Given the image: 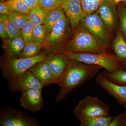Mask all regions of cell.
<instances>
[{"mask_svg":"<svg viewBox=\"0 0 126 126\" xmlns=\"http://www.w3.org/2000/svg\"><path fill=\"white\" fill-rule=\"evenodd\" d=\"M102 68L70 60L67 69L59 83L60 90L55 102L65 99L72 91L93 78Z\"/></svg>","mask_w":126,"mask_h":126,"instance_id":"obj_1","label":"cell"},{"mask_svg":"<svg viewBox=\"0 0 126 126\" xmlns=\"http://www.w3.org/2000/svg\"><path fill=\"white\" fill-rule=\"evenodd\" d=\"M64 48L63 53H101L106 52L109 45L82 26Z\"/></svg>","mask_w":126,"mask_h":126,"instance_id":"obj_2","label":"cell"},{"mask_svg":"<svg viewBox=\"0 0 126 126\" xmlns=\"http://www.w3.org/2000/svg\"><path fill=\"white\" fill-rule=\"evenodd\" d=\"M71 60L89 64H94L104 68L106 71L113 73L119 70H125L121 59L116 55L107 52L101 53H64Z\"/></svg>","mask_w":126,"mask_h":126,"instance_id":"obj_3","label":"cell"},{"mask_svg":"<svg viewBox=\"0 0 126 126\" xmlns=\"http://www.w3.org/2000/svg\"><path fill=\"white\" fill-rule=\"evenodd\" d=\"M47 56L46 53L42 52L30 58H8L1 65L2 75L9 82L36 63L44 61Z\"/></svg>","mask_w":126,"mask_h":126,"instance_id":"obj_4","label":"cell"},{"mask_svg":"<svg viewBox=\"0 0 126 126\" xmlns=\"http://www.w3.org/2000/svg\"><path fill=\"white\" fill-rule=\"evenodd\" d=\"M110 108L97 97L87 96L79 102L74 113L78 119L87 117L102 116L109 115Z\"/></svg>","mask_w":126,"mask_h":126,"instance_id":"obj_5","label":"cell"},{"mask_svg":"<svg viewBox=\"0 0 126 126\" xmlns=\"http://www.w3.org/2000/svg\"><path fill=\"white\" fill-rule=\"evenodd\" d=\"M0 126H39L37 120L26 113L13 108L5 107L0 110Z\"/></svg>","mask_w":126,"mask_h":126,"instance_id":"obj_6","label":"cell"},{"mask_svg":"<svg viewBox=\"0 0 126 126\" xmlns=\"http://www.w3.org/2000/svg\"><path fill=\"white\" fill-rule=\"evenodd\" d=\"M81 22L83 26L90 31L102 42L109 45L111 31L97 12L86 15Z\"/></svg>","mask_w":126,"mask_h":126,"instance_id":"obj_7","label":"cell"},{"mask_svg":"<svg viewBox=\"0 0 126 126\" xmlns=\"http://www.w3.org/2000/svg\"><path fill=\"white\" fill-rule=\"evenodd\" d=\"M44 87L30 70H28L9 82V88L12 92H21L31 89H42Z\"/></svg>","mask_w":126,"mask_h":126,"instance_id":"obj_8","label":"cell"},{"mask_svg":"<svg viewBox=\"0 0 126 126\" xmlns=\"http://www.w3.org/2000/svg\"><path fill=\"white\" fill-rule=\"evenodd\" d=\"M70 60L64 54H52L47 55L44 61L48 64L55 78V84L59 85L67 69Z\"/></svg>","mask_w":126,"mask_h":126,"instance_id":"obj_9","label":"cell"},{"mask_svg":"<svg viewBox=\"0 0 126 126\" xmlns=\"http://www.w3.org/2000/svg\"><path fill=\"white\" fill-rule=\"evenodd\" d=\"M19 101L21 106L32 112L41 110L44 106L42 89H34L22 92Z\"/></svg>","mask_w":126,"mask_h":126,"instance_id":"obj_10","label":"cell"},{"mask_svg":"<svg viewBox=\"0 0 126 126\" xmlns=\"http://www.w3.org/2000/svg\"><path fill=\"white\" fill-rule=\"evenodd\" d=\"M62 7L73 28L77 27L86 15L79 0H64Z\"/></svg>","mask_w":126,"mask_h":126,"instance_id":"obj_11","label":"cell"},{"mask_svg":"<svg viewBox=\"0 0 126 126\" xmlns=\"http://www.w3.org/2000/svg\"><path fill=\"white\" fill-rule=\"evenodd\" d=\"M96 81L109 94L116 99L120 105L126 103V86H120L107 79L102 73L97 75Z\"/></svg>","mask_w":126,"mask_h":126,"instance_id":"obj_12","label":"cell"},{"mask_svg":"<svg viewBox=\"0 0 126 126\" xmlns=\"http://www.w3.org/2000/svg\"><path fill=\"white\" fill-rule=\"evenodd\" d=\"M116 5L113 0H103L97 11L110 31L113 30L117 24L118 15Z\"/></svg>","mask_w":126,"mask_h":126,"instance_id":"obj_13","label":"cell"},{"mask_svg":"<svg viewBox=\"0 0 126 126\" xmlns=\"http://www.w3.org/2000/svg\"><path fill=\"white\" fill-rule=\"evenodd\" d=\"M43 87L55 84V78L48 64L43 61L36 63L29 69Z\"/></svg>","mask_w":126,"mask_h":126,"instance_id":"obj_14","label":"cell"},{"mask_svg":"<svg viewBox=\"0 0 126 126\" xmlns=\"http://www.w3.org/2000/svg\"><path fill=\"white\" fill-rule=\"evenodd\" d=\"M67 29V19L65 16L54 25L50 33L47 36L48 48L57 47L60 44L65 36Z\"/></svg>","mask_w":126,"mask_h":126,"instance_id":"obj_15","label":"cell"},{"mask_svg":"<svg viewBox=\"0 0 126 126\" xmlns=\"http://www.w3.org/2000/svg\"><path fill=\"white\" fill-rule=\"evenodd\" d=\"M115 55L121 59L126 71V40L121 30H118L113 43Z\"/></svg>","mask_w":126,"mask_h":126,"instance_id":"obj_16","label":"cell"},{"mask_svg":"<svg viewBox=\"0 0 126 126\" xmlns=\"http://www.w3.org/2000/svg\"><path fill=\"white\" fill-rule=\"evenodd\" d=\"M26 43L21 36L11 39L6 45L5 50L8 58H19Z\"/></svg>","mask_w":126,"mask_h":126,"instance_id":"obj_17","label":"cell"},{"mask_svg":"<svg viewBox=\"0 0 126 126\" xmlns=\"http://www.w3.org/2000/svg\"><path fill=\"white\" fill-rule=\"evenodd\" d=\"M65 16V13L62 7L51 11L46 13L44 25L47 37L50 33L54 25L60 19Z\"/></svg>","mask_w":126,"mask_h":126,"instance_id":"obj_18","label":"cell"},{"mask_svg":"<svg viewBox=\"0 0 126 126\" xmlns=\"http://www.w3.org/2000/svg\"><path fill=\"white\" fill-rule=\"evenodd\" d=\"M113 117L109 115L102 116L84 117L78 120L80 126H109Z\"/></svg>","mask_w":126,"mask_h":126,"instance_id":"obj_19","label":"cell"},{"mask_svg":"<svg viewBox=\"0 0 126 126\" xmlns=\"http://www.w3.org/2000/svg\"><path fill=\"white\" fill-rule=\"evenodd\" d=\"M106 78L113 83L126 86V71L119 70L113 73L105 71L102 73Z\"/></svg>","mask_w":126,"mask_h":126,"instance_id":"obj_20","label":"cell"},{"mask_svg":"<svg viewBox=\"0 0 126 126\" xmlns=\"http://www.w3.org/2000/svg\"><path fill=\"white\" fill-rule=\"evenodd\" d=\"M46 12L40 7L30 10L29 14V20L34 26L44 24Z\"/></svg>","mask_w":126,"mask_h":126,"instance_id":"obj_21","label":"cell"},{"mask_svg":"<svg viewBox=\"0 0 126 126\" xmlns=\"http://www.w3.org/2000/svg\"><path fill=\"white\" fill-rule=\"evenodd\" d=\"M43 46L35 42L27 43L20 55L19 58H27L33 57L39 54Z\"/></svg>","mask_w":126,"mask_h":126,"instance_id":"obj_22","label":"cell"},{"mask_svg":"<svg viewBox=\"0 0 126 126\" xmlns=\"http://www.w3.org/2000/svg\"><path fill=\"white\" fill-rule=\"evenodd\" d=\"M0 19L2 20L9 34V38L12 39L17 36H21V30L10 20L8 16L0 15Z\"/></svg>","mask_w":126,"mask_h":126,"instance_id":"obj_23","label":"cell"},{"mask_svg":"<svg viewBox=\"0 0 126 126\" xmlns=\"http://www.w3.org/2000/svg\"><path fill=\"white\" fill-rule=\"evenodd\" d=\"M10 20L20 30L29 20L28 14L13 11L8 15Z\"/></svg>","mask_w":126,"mask_h":126,"instance_id":"obj_24","label":"cell"},{"mask_svg":"<svg viewBox=\"0 0 126 126\" xmlns=\"http://www.w3.org/2000/svg\"><path fill=\"white\" fill-rule=\"evenodd\" d=\"M34 26L29 20L21 29V37L26 44L35 41L34 35Z\"/></svg>","mask_w":126,"mask_h":126,"instance_id":"obj_25","label":"cell"},{"mask_svg":"<svg viewBox=\"0 0 126 126\" xmlns=\"http://www.w3.org/2000/svg\"><path fill=\"white\" fill-rule=\"evenodd\" d=\"M83 11L86 15L97 11L103 0H79Z\"/></svg>","mask_w":126,"mask_h":126,"instance_id":"obj_26","label":"cell"},{"mask_svg":"<svg viewBox=\"0 0 126 126\" xmlns=\"http://www.w3.org/2000/svg\"><path fill=\"white\" fill-rule=\"evenodd\" d=\"M64 0H40V7L47 13L62 7Z\"/></svg>","mask_w":126,"mask_h":126,"instance_id":"obj_27","label":"cell"},{"mask_svg":"<svg viewBox=\"0 0 126 126\" xmlns=\"http://www.w3.org/2000/svg\"><path fill=\"white\" fill-rule=\"evenodd\" d=\"M6 2L12 10L29 14L30 10L22 0H7Z\"/></svg>","mask_w":126,"mask_h":126,"instance_id":"obj_28","label":"cell"},{"mask_svg":"<svg viewBox=\"0 0 126 126\" xmlns=\"http://www.w3.org/2000/svg\"><path fill=\"white\" fill-rule=\"evenodd\" d=\"M117 11L121 30L126 40V6L124 2L119 4Z\"/></svg>","mask_w":126,"mask_h":126,"instance_id":"obj_29","label":"cell"},{"mask_svg":"<svg viewBox=\"0 0 126 126\" xmlns=\"http://www.w3.org/2000/svg\"><path fill=\"white\" fill-rule=\"evenodd\" d=\"M34 35L35 42L43 46L44 44L47 40V37L44 25L34 26Z\"/></svg>","mask_w":126,"mask_h":126,"instance_id":"obj_30","label":"cell"},{"mask_svg":"<svg viewBox=\"0 0 126 126\" xmlns=\"http://www.w3.org/2000/svg\"><path fill=\"white\" fill-rule=\"evenodd\" d=\"M126 126V115L125 112L113 117L109 126Z\"/></svg>","mask_w":126,"mask_h":126,"instance_id":"obj_31","label":"cell"},{"mask_svg":"<svg viewBox=\"0 0 126 126\" xmlns=\"http://www.w3.org/2000/svg\"><path fill=\"white\" fill-rule=\"evenodd\" d=\"M13 11L9 6L6 1H1L0 2V15H6L8 16L11 12Z\"/></svg>","mask_w":126,"mask_h":126,"instance_id":"obj_32","label":"cell"},{"mask_svg":"<svg viewBox=\"0 0 126 126\" xmlns=\"http://www.w3.org/2000/svg\"><path fill=\"white\" fill-rule=\"evenodd\" d=\"M30 10L40 7V0H22Z\"/></svg>","mask_w":126,"mask_h":126,"instance_id":"obj_33","label":"cell"},{"mask_svg":"<svg viewBox=\"0 0 126 126\" xmlns=\"http://www.w3.org/2000/svg\"><path fill=\"white\" fill-rule=\"evenodd\" d=\"M0 36L4 40L9 38L4 24L1 19H0Z\"/></svg>","mask_w":126,"mask_h":126,"instance_id":"obj_34","label":"cell"},{"mask_svg":"<svg viewBox=\"0 0 126 126\" xmlns=\"http://www.w3.org/2000/svg\"><path fill=\"white\" fill-rule=\"evenodd\" d=\"M116 4H118L122 2H124L126 1V0H113Z\"/></svg>","mask_w":126,"mask_h":126,"instance_id":"obj_35","label":"cell"},{"mask_svg":"<svg viewBox=\"0 0 126 126\" xmlns=\"http://www.w3.org/2000/svg\"><path fill=\"white\" fill-rule=\"evenodd\" d=\"M124 108H125V112H126V103L124 104Z\"/></svg>","mask_w":126,"mask_h":126,"instance_id":"obj_36","label":"cell"},{"mask_svg":"<svg viewBox=\"0 0 126 126\" xmlns=\"http://www.w3.org/2000/svg\"><path fill=\"white\" fill-rule=\"evenodd\" d=\"M124 3V4H125V5H126V1H125V2H123Z\"/></svg>","mask_w":126,"mask_h":126,"instance_id":"obj_37","label":"cell"}]
</instances>
